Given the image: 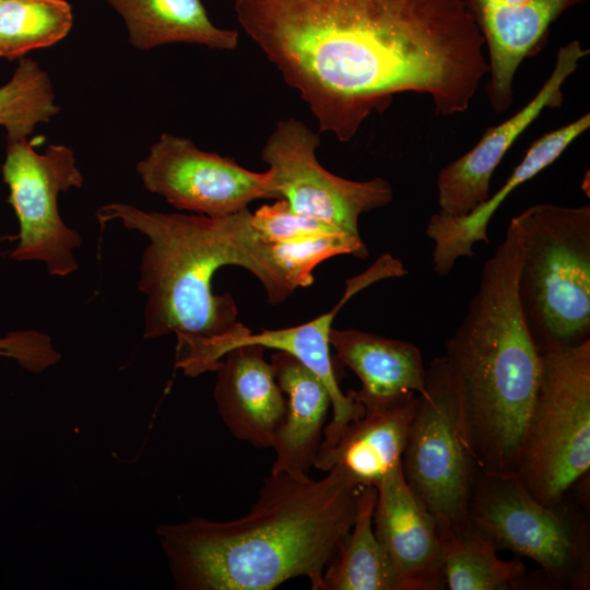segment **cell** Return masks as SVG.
<instances>
[{
	"label": "cell",
	"instance_id": "6da1fadb",
	"mask_svg": "<svg viewBox=\"0 0 590 590\" xmlns=\"http://www.w3.org/2000/svg\"><path fill=\"white\" fill-rule=\"evenodd\" d=\"M234 10L319 131L341 142L401 93L462 114L488 72L463 0H235Z\"/></svg>",
	"mask_w": 590,
	"mask_h": 590
},
{
	"label": "cell",
	"instance_id": "7a4b0ae2",
	"mask_svg": "<svg viewBox=\"0 0 590 590\" xmlns=\"http://www.w3.org/2000/svg\"><path fill=\"white\" fill-rule=\"evenodd\" d=\"M358 491L337 468L319 480L270 472L243 517L160 524L155 533L175 588L272 590L306 577L319 590L353 526Z\"/></svg>",
	"mask_w": 590,
	"mask_h": 590
},
{
	"label": "cell",
	"instance_id": "3957f363",
	"mask_svg": "<svg viewBox=\"0 0 590 590\" xmlns=\"http://www.w3.org/2000/svg\"><path fill=\"white\" fill-rule=\"evenodd\" d=\"M96 216L102 224L119 221L149 239L138 282L139 291L146 296L144 339L174 333L177 346H181L236 329L240 322L234 298L212 291L215 272L225 266L251 272L272 305L293 294L269 261L267 243L255 233L248 209L211 217L113 202L101 206Z\"/></svg>",
	"mask_w": 590,
	"mask_h": 590
},
{
	"label": "cell",
	"instance_id": "277c9868",
	"mask_svg": "<svg viewBox=\"0 0 590 590\" xmlns=\"http://www.w3.org/2000/svg\"><path fill=\"white\" fill-rule=\"evenodd\" d=\"M521 247L509 222L483 266L477 291L445 357L455 370L482 470L517 473L541 376V352L522 317L517 282Z\"/></svg>",
	"mask_w": 590,
	"mask_h": 590
},
{
	"label": "cell",
	"instance_id": "5b68a950",
	"mask_svg": "<svg viewBox=\"0 0 590 590\" xmlns=\"http://www.w3.org/2000/svg\"><path fill=\"white\" fill-rule=\"evenodd\" d=\"M510 222L521 247L519 306L539 351L590 340V206L540 203Z\"/></svg>",
	"mask_w": 590,
	"mask_h": 590
},
{
	"label": "cell",
	"instance_id": "8992f818",
	"mask_svg": "<svg viewBox=\"0 0 590 590\" xmlns=\"http://www.w3.org/2000/svg\"><path fill=\"white\" fill-rule=\"evenodd\" d=\"M590 468V340L541 352L536 398L517 474L547 507L562 504Z\"/></svg>",
	"mask_w": 590,
	"mask_h": 590
},
{
	"label": "cell",
	"instance_id": "52a82bcc",
	"mask_svg": "<svg viewBox=\"0 0 590 590\" xmlns=\"http://www.w3.org/2000/svg\"><path fill=\"white\" fill-rule=\"evenodd\" d=\"M401 468L412 492L435 518L441 538L469 523L468 504L482 468L460 385L445 356L434 358L426 368Z\"/></svg>",
	"mask_w": 590,
	"mask_h": 590
},
{
	"label": "cell",
	"instance_id": "ba28073f",
	"mask_svg": "<svg viewBox=\"0 0 590 590\" xmlns=\"http://www.w3.org/2000/svg\"><path fill=\"white\" fill-rule=\"evenodd\" d=\"M469 521L496 546L535 562L548 586L588 589L589 522L568 505L538 502L517 473L481 470L469 504Z\"/></svg>",
	"mask_w": 590,
	"mask_h": 590
},
{
	"label": "cell",
	"instance_id": "9c48e42d",
	"mask_svg": "<svg viewBox=\"0 0 590 590\" xmlns=\"http://www.w3.org/2000/svg\"><path fill=\"white\" fill-rule=\"evenodd\" d=\"M2 178L20 228L11 258L40 261L51 276L76 271L82 238L63 222L58 204L60 193L84 184L74 151L52 143L39 153L28 138L7 140Z\"/></svg>",
	"mask_w": 590,
	"mask_h": 590
},
{
	"label": "cell",
	"instance_id": "30bf717a",
	"mask_svg": "<svg viewBox=\"0 0 590 590\" xmlns=\"http://www.w3.org/2000/svg\"><path fill=\"white\" fill-rule=\"evenodd\" d=\"M405 274L406 270L400 260L389 253L382 255L365 272L346 281L343 296L326 314L306 323L284 329L262 330L258 333L239 323L235 330L225 335L176 346V367L189 377L215 371L220 361L229 350L247 344L293 355L314 371L329 391L332 417L323 429L319 451L328 449L335 444L350 423L365 414L364 408L353 398L351 391L344 393L339 386L329 343L333 318L342 306L363 288L379 280L401 278Z\"/></svg>",
	"mask_w": 590,
	"mask_h": 590
},
{
	"label": "cell",
	"instance_id": "8fae6325",
	"mask_svg": "<svg viewBox=\"0 0 590 590\" xmlns=\"http://www.w3.org/2000/svg\"><path fill=\"white\" fill-rule=\"evenodd\" d=\"M319 145L318 134L300 120L278 121L261 150L278 200L299 214L361 236L359 216L388 205L393 188L380 177L355 181L330 173L317 160Z\"/></svg>",
	"mask_w": 590,
	"mask_h": 590
},
{
	"label": "cell",
	"instance_id": "7c38bea8",
	"mask_svg": "<svg viewBox=\"0 0 590 590\" xmlns=\"http://www.w3.org/2000/svg\"><path fill=\"white\" fill-rule=\"evenodd\" d=\"M135 170L149 192L211 217L237 213L258 199L278 200L269 170L251 172L173 133H162Z\"/></svg>",
	"mask_w": 590,
	"mask_h": 590
},
{
	"label": "cell",
	"instance_id": "4fadbf2b",
	"mask_svg": "<svg viewBox=\"0 0 590 590\" xmlns=\"http://www.w3.org/2000/svg\"><path fill=\"white\" fill-rule=\"evenodd\" d=\"M589 52L578 39L560 46L551 74L530 102L487 128L471 150L439 172L436 185L440 213L463 216L491 196L492 176L506 153L544 109L562 106L566 80Z\"/></svg>",
	"mask_w": 590,
	"mask_h": 590
},
{
	"label": "cell",
	"instance_id": "5bb4252c",
	"mask_svg": "<svg viewBox=\"0 0 590 590\" xmlns=\"http://www.w3.org/2000/svg\"><path fill=\"white\" fill-rule=\"evenodd\" d=\"M586 0H463L487 51L486 94L502 114L514 102L520 64L543 48L551 25Z\"/></svg>",
	"mask_w": 590,
	"mask_h": 590
},
{
	"label": "cell",
	"instance_id": "9a60e30c",
	"mask_svg": "<svg viewBox=\"0 0 590 590\" xmlns=\"http://www.w3.org/2000/svg\"><path fill=\"white\" fill-rule=\"evenodd\" d=\"M376 488L374 531L409 590L444 589L437 522L408 485L401 463Z\"/></svg>",
	"mask_w": 590,
	"mask_h": 590
},
{
	"label": "cell",
	"instance_id": "2e32d148",
	"mask_svg": "<svg viewBox=\"0 0 590 590\" xmlns=\"http://www.w3.org/2000/svg\"><path fill=\"white\" fill-rule=\"evenodd\" d=\"M264 347L256 344L229 350L220 361L214 401L221 420L238 440L272 448L286 411Z\"/></svg>",
	"mask_w": 590,
	"mask_h": 590
},
{
	"label": "cell",
	"instance_id": "e0dca14e",
	"mask_svg": "<svg viewBox=\"0 0 590 590\" xmlns=\"http://www.w3.org/2000/svg\"><path fill=\"white\" fill-rule=\"evenodd\" d=\"M590 127V115L545 133L527 150L506 182L483 203L463 216L440 212L432 215L426 234L434 241L433 267L441 276L448 275L461 257L474 255L476 243H488L489 221L500 204L519 186L553 164L563 152Z\"/></svg>",
	"mask_w": 590,
	"mask_h": 590
},
{
	"label": "cell",
	"instance_id": "ac0fdd59",
	"mask_svg": "<svg viewBox=\"0 0 590 590\" xmlns=\"http://www.w3.org/2000/svg\"><path fill=\"white\" fill-rule=\"evenodd\" d=\"M329 343L337 358L361 379V389L350 391L365 413L406 402L424 390L426 368L412 343L334 328Z\"/></svg>",
	"mask_w": 590,
	"mask_h": 590
},
{
	"label": "cell",
	"instance_id": "d6986e66",
	"mask_svg": "<svg viewBox=\"0 0 590 590\" xmlns=\"http://www.w3.org/2000/svg\"><path fill=\"white\" fill-rule=\"evenodd\" d=\"M270 363L286 399L285 416L272 447L271 472L307 477L322 442L331 398L322 380L293 355L278 351Z\"/></svg>",
	"mask_w": 590,
	"mask_h": 590
},
{
	"label": "cell",
	"instance_id": "ffe728a7",
	"mask_svg": "<svg viewBox=\"0 0 590 590\" xmlns=\"http://www.w3.org/2000/svg\"><path fill=\"white\" fill-rule=\"evenodd\" d=\"M416 403L417 397H413L366 412L344 428L333 446L318 452L314 467L323 472L337 468L357 487H377L401 463Z\"/></svg>",
	"mask_w": 590,
	"mask_h": 590
},
{
	"label": "cell",
	"instance_id": "44dd1931",
	"mask_svg": "<svg viewBox=\"0 0 590 590\" xmlns=\"http://www.w3.org/2000/svg\"><path fill=\"white\" fill-rule=\"evenodd\" d=\"M122 19L128 42L138 50L191 44L235 50L237 31L216 26L201 0H104Z\"/></svg>",
	"mask_w": 590,
	"mask_h": 590
},
{
	"label": "cell",
	"instance_id": "7402d4cb",
	"mask_svg": "<svg viewBox=\"0 0 590 590\" xmlns=\"http://www.w3.org/2000/svg\"><path fill=\"white\" fill-rule=\"evenodd\" d=\"M376 498V487H359L353 526L339 542L319 590H409L375 534Z\"/></svg>",
	"mask_w": 590,
	"mask_h": 590
},
{
	"label": "cell",
	"instance_id": "603a6c76",
	"mask_svg": "<svg viewBox=\"0 0 590 590\" xmlns=\"http://www.w3.org/2000/svg\"><path fill=\"white\" fill-rule=\"evenodd\" d=\"M445 588L450 590H510L526 588V567L519 559L503 560L495 544L470 521L441 538Z\"/></svg>",
	"mask_w": 590,
	"mask_h": 590
},
{
	"label": "cell",
	"instance_id": "cb8c5ba5",
	"mask_svg": "<svg viewBox=\"0 0 590 590\" xmlns=\"http://www.w3.org/2000/svg\"><path fill=\"white\" fill-rule=\"evenodd\" d=\"M73 26L67 0H0V58L13 60L54 46Z\"/></svg>",
	"mask_w": 590,
	"mask_h": 590
},
{
	"label": "cell",
	"instance_id": "d4e9b609",
	"mask_svg": "<svg viewBox=\"0 0 590 590\" xmlns=\"http://www.w3.org/2000/svg\"><path fill=\"white\" fill-rule=\"evenodd\" d=\"M58 111L49 74L35 60L20 58L11 78L0 86V127L7 140L28 138Z\"/></svg>",
	"mask_w": 590,
	"mask_h": 590
},
{
	"label": "cell",
	"instance_id": "484cf974",
	"mask_svg": "<svg viewBox=\"0 0 590 590\" xmlns=\"http://www.w3.org/2000/svg\"><path fill=\"white\" fill-rule=\"evenodd\" d=\"M270 262L294 292L314 283V269L322 261L338 255L368 256L361 236L330 233L288 244H267Z\"/></svg>",
	"mask_w": 590,
	"mask_h": 590
},
{
	"label": "cell",
	"instance_id": "4316f807",
	"mask_svg": "<svg viewBox=\"0 0 590 590\" xmlns=\"http://www.w3.org/2000/svg\"><path fill=\"white\" fill-rule=\"evenodd\" d=\"M250 222L258 238L267 244H288L343 233L323 221L293 211L285 200L260 206L251 213Z\"/></svg>",
	"mask_w": 590,
	"mask_h": 590
},
{
	"label": "cell",
	"instance_id": "83f0119b",
	"mask_svg": "<svg viewBox=\"0 0 590 590\" xmlns=\"http://www.w3.org/2000/svg\"><path fill=\"white\" fill-rule=\"evenodd\" d=\"M0 357L14 359L22 368L38 374L60 361L49 335L36 330H16L0 338Z\"/></svg>",
	"mask_w": 590,
	"mask_h": 590
},
{
	"label": "cell",
	"instance_id": "f1b7e54d",
	"mask_svg": "<svg viewBox=\"0 0 590 590\" xmlns=\"http://www.w3.org/2000/svg\"><path fill=\"white\" fill-rule=\"evenodd\" d=\"M0 239H1V234H0Z\"/></svg>",
	"mask_w": 590,
	"mask_h": 590
}]
</instances>
